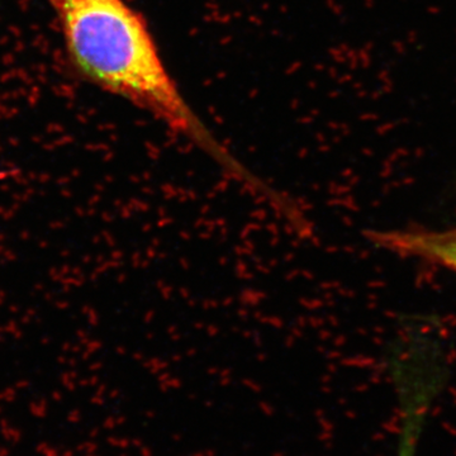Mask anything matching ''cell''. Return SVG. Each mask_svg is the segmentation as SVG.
Here are the masks:
<instances>
[{
    "mask_svg": "<svg viewBox=\"0 0 456 456\" xmlns=\"http://www.w3.org/2000/svg\"><path fill=\"white\" fill-rule=\"evenodd\" d=\"M81 76L154 114L233 173L226 151L185 102L146 21L124 0H47Z\"/></svg>",
    "mask_w": 456,
    "mask_h": 456,
    "instance_id": "1",
    "label": "cell"
},
{
    "mask_svg": "<svg viewBox=\"0 0 456 456\" xmlns=\"http://www.w3.org/2000/svg\"><path fill=\"white\" fill-rule=\"evenodd\" d=\"M368 237L376 247L437 265L456 274V227L388 229L369 232Z\"/></svg>",
    "mask_w": 456,
    "mask_h": 456,
    "instance_id": "2",
    "label": "cell"
}]
</instances>
